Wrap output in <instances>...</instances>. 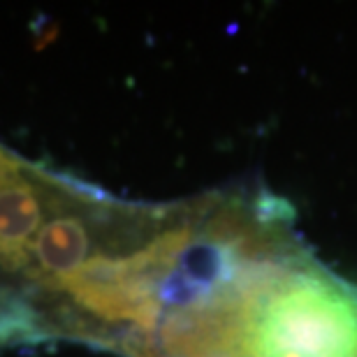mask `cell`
I'll use <instances>...</instances> for the list:
<instances>
[{
    "label": "cell",
    "mask_w": 357,
    "mask_h": 357,
    "mask_svg": "<svg viewBox=\"0 0 357 357\" xmlns=\"http://www.w3.org/2000/svg\"><path fill=\"white\" fill-rule=\"evenodd\" d=\"M155 357H357V285L306 251L278 199L251 195Z\"/></svg>",
    "instance_id": "obj_1"
}]
</instances>
